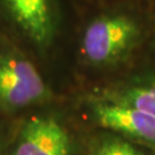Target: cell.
Here are the masks:
<instances>
[{
	"instance_id": "1",
	"label": "cell",
	"mask_w": 155,
	"mask_h": 155,
	"mask_svg": "<svg viewBox=\"0 0 155 155\" xmlns=\"http://www.w3.org/2000/svg\"><path fill=\"white\" fill-rule=\"evenodd\" d=\"M143 32L140 20L127 12H111L93 18L85 28L82 52L94 64H110L122 59Z\"/></svg>"
},
{
	"instance_id": "2",
	"label": "cell",
	"mask_w": 155,
	"mask_h": 155,
	"mask_svg": "<svg viewBox=\"0 0 155 155\" xmlns=\"http://www.w3.org/2000/svg\"><path fill=\"white\" fill-rule=\"evenodd\" d=\"M51 92L41 75L17 51L0 52V109L18 111L44 104Z\"/></svg>"
},
{
	"instance_id": "3",
	"label": "cell",
	"mask_w": 155,
	"mask_h": 155,
	"mask_svg": "<svg viewBox=\"0 0 155 155\" xmlns=\"http://www.w3.org/2000/svg\"><path fill=\"white\" fill-rule=\"evenodd\" d=\"M71 140L52 116H36L22 124L8 155H70Z\"/></svg>"
},
{
	"instance_id": "4",
	"label": "cell",
	"mask_w": 155,
	"mask_h": 155,
	"mask_svg": "<svg viewBox=\"0 0 155 155\" xmlns=\"http://www.w3.org/2000/svg\"><path fill=\"white\" fill-rule=\"evenodd\" d=\"M93 113L101 127L155 144V116L150 113L113 101L97 104Z\"/></svg>"
},
{
	"instance_id": "5",
	"label": "cell",
	"mask_w": 155,
	"mask_h": 155,
	"mask_svg": "<svg viewBox=\"0 0 155 155\" xmlns=\"http://www.w3.org/2000/svg\"><path fill=\"white\" fill-rule=\"evenodd\" d=\"M12 20L36 45L45 47L54 35L50 0H2Z\"/></svg>"
},
{
	"instance_id": "6",
	"label": "cell",
	"mask_w": 155,
	"mask_h": 155,
	"mask_svg": "<svg viewBox=\"0 0 155 155\" xmlns=\"http://www.w3.org/2000/svg\"><path fill=\"white\" fill-rule=\"evenodd\" d=\"M111 99L113 102L132 106L155 116V83L124 89Z\"/></svg>"
},
{
	"instance_id": "7",
	"label": "cell",
	"mask_w": 155,
	"mask_h": 155,
	"mask_svg": "<svg viewBox=\"0 0 155 155\" xmlns=\"http://www.w3.org/2000/svg\"><path fill=\"white\" fill-rule=\"evenodd\" d=\"M90 155H145L138 147L120 138H108L95 145Z\"/></svg>"
}]
</instances>
